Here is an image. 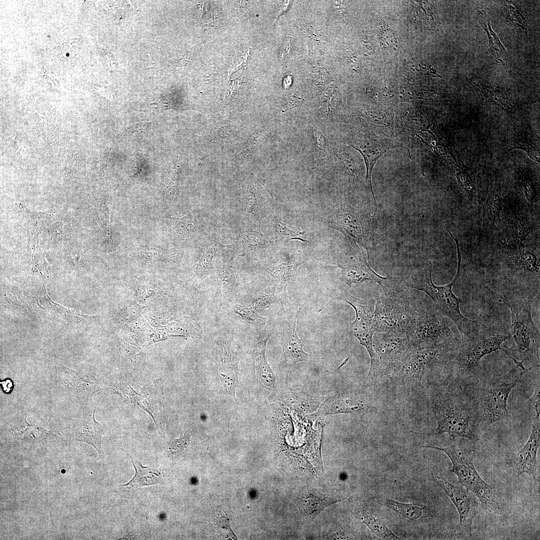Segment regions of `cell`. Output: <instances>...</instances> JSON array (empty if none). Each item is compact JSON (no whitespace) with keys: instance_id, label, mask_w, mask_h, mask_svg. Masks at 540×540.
<instances>
[{"instance_id":"6da1fadb","label":"cell","mask_w":540,"mask_h":540,"mask_svg":"<svg viewBox=\"0 0 540 540\" xmlns=\"http://www.w3.org/2000/svg\"><path fill=\"white\" fill-rule=\"evenodd\" d=\"M457 249L458 268L453 280L444 286H436L432 282L431 270L416 274L406 282L403 280L409 288L422 291L432 300L436 308L451 320L460 333L461 339L470 336L478 332L486 326L478 320L464 316L460 310L462 299L452 292V286L458 280L461 267V253L458 240H454Z\"/></svg>"},{"instance_id":"7a4b0ae2","label":"cell","mask_w":540,"mask_h":540,"mask_svg":"<svg viewBox=\"0 0 540 540\" xmlns=\"http://www.w3.org/2000/svg\"><path fill=\"white\" fill-rule=\"evenodd\" d=\"M508 307L511 316L510 336L516 348H506L508 351L518 352L523 360L532 363L534 367L540 365V332L532 316V306L537 294L526 292H506L500 294L491 292Z\"/></svg>"},{"instance_id":"3957f363","label":"cell","mask_w":540,"mask_h":540,"mask_svg":"<svg viewBox=\"0 0 540 540\" xmlns=\"http://www.w3.org/2000/svg\"><path fill=\"white\" fill-rule=\"evenodd\" d=\"M384 296L376 304L373 330L376 332H400L407 336L410 332L418 310L406 296L407 290L400 282L386 278L380 284Z\"/></svg>"},{"instance_id":"277c9868","label":"cell","mask_w":540,"mask_h":540,"mask_svg":"<svg viewBox=\"0 0 540 540\" xmlns=\"http://www.w3.org/2000/svg\"><path fill=\"white\" fill-rule=\"evenodd\" d=\"M452 444L445 448L425 446L424 448L444 452L452 461L450 471L455 474L460 483L472 492L478 498L486 510L492 512L498 510L500 506L494 490L480 476L475 468L474 450L468 444L454 440Z\"/></svg>"},{"instance_id":"5b68a950","label":"cell","mask_w":540,"mask_h":540,"mask_svg":"<svg viewBox=\"0 0 540 540\" xmlns=\"http://www.w3.org/2000/svg\"><path fill=\"white\" fill-rule=\"evenodd\" d=\"M372 342L374 357L364 382L366 384L378 378L394 376L412 348L406 334L400 332L374 333Z\"/></svg>"},{"instance_id":"8992f818","label":"cell","mask_w":540,"mask_h":540,"mask_svg":"<svg viewBox=\"0 0 540 540\" xmlns=\"http://www.w3.org/2000/svg\"><path fill=\"white\" fill-rule=\"evenodd\" d=\"M510 337V334L496 333L486 326L477 334L461 339L458 354L454 360L456 370L462 376L473 375L479 370L482 358L498 350H502L508 355L518 368L525 370L522 360H517L506 348L501 347Z\"/></svg>"},{"instance_id":"52a82bcc","label":"cell","mask_w":540,"mask_h":540,"mask_svg":"<svg viewBox=\"0 0 540 540\" xmlns=\"http://www.w3.org/2000/svg\"><path fill=\"white\" fill-rule=\"evenodd\" d=\"M534 368L526 370L512 369L484 384L479 393L478 418L490 425L508 416L507 403L509 395L520 382L523 374Z\"/></svg>"},{"instance_id":"ba28073f","label":"cell","mask_w":540,"mask_h":540,"mask_svg":"<svg viewBox=\"0 0 540 540\" xmlns=\"http://www.w3.org/2000/svg\"><path fill=\"white\" fill-rule=\"evenodd\" d=\"M430 406L438 424L432 434L447 433L453 438H464L472 443L477 440L470 426L473 414L458 396L440 394L432 399Z\"/></svg>"},{"instance_id":"9c48e42d","label":"cell","mask_w":540,"mask_h":540,"mask_svg":"<svg viewBox=\"0 0 540 540\" xmlns=\"http://www.w3.org/2000/svg\"><path fill=\"white\" fill-rule=\"evenodd\" d=\"M432 305L419 308L410 332L407 336L411 347L417 348L458 340L454 323Z\"/></svg>"},{"instance_id":"30bf717a","label":"cell","mask_w":540,"mask_h":540,"mask_svg":"<svg viewBox=\"0 0 540 540\" xmlns=\"http://www.w3.org/2000/svg\"><path fill=\"white\" fill-rule=\"evenodd\" d=\"M456 341L412 348L394 376L405 384H418L424 374L441 364Z\"/></svg>"},{"instance_id":"8fae6325","label":"cell","mask_w":540,"mask_h":540,"mask_svg":"<svg viewBox=\"0 0 540 540\" xmlns=\"http://www.w3.org/2000/svg\"><path fill=\"white\" fill-rule=\"evenodd\" d=\"M348 248L339 252L334 264L342 271L341 281L350 287L352 284L366 280L375 281L380 284L386 278L376 274L368 262L362 248L356 242H349Z\"/></svg>"},{"instance_id":"7c38bea8","label":"cell","mask_w":540,"mask_h":540,"mask_svg":"<svg viewBox=\"0 0 540 540\" xmlns=\"http://www.w3.org/2000/svg\"><path fill=\"white\" fill-rule=\"evenodd\" d=\"M338 298L350 305L354 310L356 318L350 325V332L366 349L370 357V364L374 360L373 348V318L374 302L372 300L360 299L346 290H342Z\"/></svg>"},{"instance_id":"4fadbf2b","label":"cell","mask_w":540,"mask_h":540,"mask_svg":"<svg viewBox=\"0 0 540 540\" xmlns=\"http://www.w3.org/2000/svg\"><path fill=\"white\" fill-rule=\"evenodd\" d=\"M326 220L330 228L342 232L349 242L365 246L368 238L366 221L354 208L336 200L328 213Z\"/></svg>"},{"instance_id":"5bb4252c","label":"cell","mask_w":540,"mask_h":540,"mask_svg":"<svg viewBox=\"0 0 540 540\" xmlns=\"http://www.w3.org/2000/svg\"><path fill=\"white\" fill-rule=\"evenodd\" d=\"M303 306L293 312L281 324L282 352L279 368L287 374L296 364L306 362L310 357V354L304 350V343L296 330L297 320Z\"/></svg>"},{"instance_id":"9a60e30c","label":"cell","mask_w":540,"mask_h":540,"mask_svg":"<svg viewBox=\"0 0 540 540\" xmlns=\"http://www.w3.org/2000/svg\"><path fill=\"white\" fill-rule=\"evenodd\" d=\"M432 476L434 482L443 489L456 507L462 530L470 535L473 520L478 512L479 503L476 496L466 488L450 483L442 474L432 473Z\"/></svg>"},{"instance_id":"2e32d148","label":"cell","mask_w":540,"mask_h":540,"mask_svg":"<svg viewBox=\"0 0 540 540\" xmlns=\"http://www.w3.org/2000/svg\"><path fill=\"white\" fill-rule=\"evenodd\" d=\"M534 410L530 434L515 456L514 466L518 474H527L536 478L538 472L536 455L540 446V410Z\"/></svg>"},{"instance_id":"e0dca14e","label":"cell","mask_w":540,"mask_h":540,"mask_svg":"<svg viewBox=\"0 0 540 540\" xmlns=\"http://www.w3.org/2000/svg\"><path fill=\"white\" fill-rule=\"evenodd\" d=\"M349 144L357 150L364 159L366 169V188H369L372 192L375 203L376 209L374 214V216L377 210V206L372 184L371 178L373 168L378 158L388 150L394 148L400 147V146L396 144L393 141L389 140L382 138L369 140L364 144Z\"/></svg>"},{"instance_id":"ac0fdd59","label":"cell","mask_w":540,"mask_h":540,"mask_svg":"<svg viewBox=\"0 0 540 540\" xmlns=\"http://www.w3.org/2000/svg\"><path fill=\"white\" fill-rule=\"evenodd\" d=\"M264 209L270 212L274 211L272 197L258 179L252 176L246 191L244 212L248 217H254L260 215V213L268 214Z\"/></svg>"},{"instance_id":"d6986e66","label":"cell","mask_w":540,"mask_h":540,"mask_svg":"<svg viewBox=\"0 0 540 540\" xmlns=\"http://www.w3.org/2000/svg\"><path fill=\"white\" fill-rule=\"evenodd\" d=\"M142 394L136 392L134 402L138 404L160 426L164 413V396L162 383L158 380L142 390Z\"/></svg>"},{"instance_id":"ffe728a7","label":"cell","mask_w":540,"mask_h":540,"mask_svg":"<svg viewBox=\"0 0 540 540\" xmlns=\"http://www.w3.org/2000/svg\"><path fill=\"white\" fill-rule=\"evenodd\" d=\"M59 379L78 398L88 400L100 388L98 382L92 376H88L66 367L60 370Z\"/></svg>"},{"instance_id":"44dd1931","label":"cell","mask_w":540,"mask_h":540,"mask_svg":"<svg viewBox=\"0 0 540 540\" xmlns=\"http://www.w3.org/2000/svg\"><path fill=\"white\" fill-rule=\"evenodd\" d=\"M376 408L368 400L356 395L344 394L332 398L322 405L320 412L324 415L354 412H368Z\"/></svg>"},{"instance_id":"7402d4cb","label":"cell","mask_w":540,"mask_h":540,"mask_svg":"<svg viewBox=\"0 0 540 540\" xmlns=\"http://www.w3.org/2000/svg\"><path fill=\"white\" fill-rule=\"evenodd\" d=\"M96 408L85 412L74 429V436L78 441L92 446L100 456L104 455L102 446V429L94 418Z\"/></svg>"},{"instance_id":"603a6c76","label":"cell","mask_w":540,"mask_h":540,"mask_svg":"<svg viewBox=\"0 0 540 540\" xmlns=\"http://www.w3.org/2000/svg\"><path fill=\"white\" fill-rule=\"evenodd\" d=\"M294 501L302 514L312 520L325 508L337 502L332 497L311 490L298 494Z\"/></svg>"},{"instance_id":"cb8c5ba5","label":"cell","mask_w":540,"mask_h":540,"mask_svg":"<svg viewBox=\"0 0 540 540\" xmlns=\"http://www.w3.org/2000/svg\"><path fill=\"white\" fill-rule=\"evenodd\" d=\"M268 336L262 338L256 344L254 352L256 374L260 383L266 388L272 390L275 385L274 374L266 360V344Z\"/></svg>"},{"instance_id":"d4e9b609","label":"cell","mask_w":540,"mask_h":540,"mask_svg":"<svg viewBox=\"0 0 540 540\" xmlns=\"http://www.w3.org/2000/svg\"><path fill=\"white\" fill-rule=\"evenodd\" d=\"M501 187L496 183L494 188L482 206V230L491 232L499 220L502 209Z\"/></svg>"},{"instance_id":"484cf974","label":"cell","mask_w":540,"mask_h":540,"mask_svg":"<svg viewBox=\"0 0 540 540\" xmlns=\"http://www.w3.org/2000/svg\"><path fill=\"white\" fill-rule=\"evenodd\" d=\"M479 20L487 33L489 41V46L491 54L495 59L504 66L514 64L508 54L501 44L498 36L492 31L490 26L489 16L486 10H482L478 12Z\"/></svg>"},{"instance_id":"4316f807","label":"cell","mask_w":540,"mask_h":540,"mask_svg":"<svg viewBox=\"0 0 540 540\" xmlns=\"http://www.w3.org/2000/svg\"><path fill=\"white\" fill-rule=\"evenodd\" d=\"M10 432L13 437L18 440H28L32 437H43L52 434L50 430L29 424L23 416L15 417L10 423Z\"/></svg>"},{"instance_id":"83f0119b","label":"cell","mask_w":540,"mask_h":540,"mask_svg":"<svg viewBox=\"0 0 540 540\" xmlns=\"http://www.w3.org/2000/svg\"><path fill=\"white\" fill-rule=\"evenodd\" d=\"M412 16L418 24L430 29L437 28L438 16L433 3L428 1H414L412 2Z\"/></svg>"},{"instance_id":"f1b7e54d","label":"cell","mask_w":540,"mask_h":540,"mask_svg":"<svg viewBox=\"0 0 540 540\" xmlns=\"http://www.w3.org/2000/svg\"><path fill=\"white\" fill-rule=\"evenodd\" d=\"M306 260L302 254L298 252L292 254L284 262L274 266L270 272L275 280L284 284L296 269Z\"/></svg>"},{"instance_id":"f546056e","label":"cell","mask_w":540,"mask_h":540,"mask_svg":"<svg viewBox=\"0 0 540 540\" xmlns=\"http://www.w3.org/2000/svg\"><path fill=\"white\" fill-rule=\"evenodd\" d=\"M132 464L135 469V474L134 477L126 484L123 486L130 487H142L157 484L160 480V473L158 470L144 466L142 463L136 460L132 459Z\"/></svg>"},{"instance_id":"4dcf8cb0","label":"cell","mask_w":540,"mask_h":540,"mask_svg":"<svg viewBox=\"0 0 540 540\" xmlns=\"http://www.w3.org/2000/svg\"><path fill=\"white\" fill-rule=\"evenodd\" d=\"M270 222L272 228L278 240L283 242L290 240H299L302 242H308L306 239V232L300 228L290 226L280 220L273 212L270 216Z\"/></svg>"},{"instance_id":"1f68e13d","label":"cell","mask_w":540,"mask_h":540,"mask_svg":"<svg viewBox=\"0 0 540 540\" xmlns=\"http://www.w3.org/2000/svg\"><path fill=\"white\" fill-rule=\"evenodd\" d=\"M474 76L475 78L469 79L470 82L473 86H474L475 88H478L486 98L504 110H512V106L510 102V100L503 92L496 88L482 82L478 80L476 76L475 75Z\"/></svg>"},{"instance_id":"d6a6232c","label":"cell","mask_w":540,"mask_h":540,"mask_svg":"<svg viewBox=\"0 0 540 540\" xmlns=\"http://www.w3.org/2000/svg\"><path fill=\"white\" fill-rule=\"evenodd\" d=\"M362 520L369 528L379 538L384 540H400L386 526L382 518L371 510H364Z\"/></svg>"},{"instance_id":"836d02e7","label":"cell","mask_w":540,"mask_h":540,"mask_svg":"<svg viewBox=\"0 0 540 540\" xmlns=\"http://www.w3.org/2000/svg\"><path fill=\"white\" fill-rule=\"evenodd\" d=\"M529 232V227L526 220L518 218L508 226L505 232L504 240L510 246H516L522 242Z\"/></svg>"},{"instance_id":"e575fe53","label":"cell","mask_w":540,"mask_h":540,"mask_svg":"<svg viewBox=\"0 0 540 540\" xmlns=\"http://www.w3.org/2000/svg\"><path fill=\"white\" fill-rule=\"evenodd\" d=\"M502 12L510 24L519 32L526 33V18L521 6L516 2L505 1Z\"/></svg>"},{"instance_id":"d590c367","label":"cell","mask_w":540,"mask_h":540,"mask_svg":"<svg viewBox=\"0 0 540 540\" xmlns=\"http://www.w3.org/2000/svg\"><path fill=\"white\" fill-rule=\"evenodd\" d=\"M384 505L401 516L410 520L420 518L426 510L424 506L422 504L402 503L391 499H386Z\"/></svg>"},{"instance_id":"8d00e7d4","label":"cell","mask_w":540,"mask_h":540,"mask_svg":"<svg viewBox=\"0 0 540 540\" xmlns=\"http://www.w3.org/2000/svg\"><path fill=\"white\" fill-rule=\"evenodd\" d=\"M220 379L224 392L229 396L235 398V389L238 382L237 372L235 366L223 360L220 372Z\"/></svg>"},{"instance_id":"74e56055","label":"cell","mask_w":540,"mask_h":540,"mask_svg":"<svg viewBox=\"0 0 540 540\" xmlns=\"http://www.w3.org/2000/svg\"><path fill=\"white\" fill-rule=\"evenodd\" d=\"M514 266L520 270L530 273H538L539 259L533 253L525 251L514 259Z\"/></svg>"},{"instance_id":"f35d334b","label":"cell","mask_w":540,"mask_h":540,"mask_svg":"<svg viewBox=\"0 0 540 540\" xmlns=\"http://www.w3.org/2000/svg\"><path fill=\"white\" fill-rule=\"evenodd\" d=\"M232 310L242 320L256 326L261 327L266 324V318L259 316L252 307L235 305L232 307Z\"/></svg>"},{"instance_id":"ab89813d","label":"cell","mask_w":540,"mask_h":540,"mask_svg":"<svg viewBox=\"0 0 540 540\" xmlns=\"http://www.w3.org/2000/svg\"><path fill=\"white\" fill-rule=\"evenodd\" d=\"M176 220L178 222L175 226V230L180 236L184 237L190 236L195 233L198 228L195 217L190 214Z\"/></svg>"},{"instance_id":"60d3db41","label":"cell","mask_w":540,"mask_h":540,"mask_svg":"<svg viewBox=\"0 0 540 540\" xmlns=\"http://www.w3.org/2000/svg\"><path fill=\"white\" fill-rule=\"evenodd\" d=\"M242 238L247 245L252 248H266L270 244L260 232L256 230H246L243 232Z\"/></svg>"},{"instance_id":"b9f144b4","label":"cell","mask_w":540,"mask_h":540,"mask_svg":"<svg viewBox=\"0 0 540 540\" xmlns=\"http://www.w3.org/2000/svg\"><path fill=\"white\" fill-rule=\"evenodd\" d=\"M216 248V246H212L208 247L204 250L196 268V274L198 277L202 276L210 269Z\"/></svg>"},{"instance_id":"7bdbcfd3","label":"cell","mask_w":540,"mask_h":540,"mask_svg":"<svg viewBox=\"0 0 540 540\" xmlns=\"http://www.w3.org/2000/svg\"><path fill=\"white\" fill-rule=\"evenodd\" d=\"M45 295L47 298V300L50 305V308L55 312H58L64 318H66V320L68 322H74L78 320L79 318H82L85 317L86 316L78 312V310L68 308L52 302V300L48 298V296L46 293L45 294Z\"/></svg>"},{"instance_id":"ee69618b","label":"cell","mask_w":540,"mask_h":540,"mask_svg":"<svg viewBox=\"0 0 540 540\" xmlns=\"http://www.w3.org/2000/svg\"><path fill=\"white\" fill-rule=\"evenodd\" d=\"M274 287H268L256 296L251 307L254 310L264 309L269 307L274 298Z\"/></svg>"},{"instance_id":"f6af8a7d","label":"cell","mask_w":540,"mask_h":540,"mask_svg":"<svg viewBox=\"0 0 540 540\" xmlns=\"http://www.w3.org/2000/svg\"><path fill=\"white\" fill-rule=\"evenodd\" d=\"M220 286L224 290H230L238 282L236 272L230 268H224L220 270L218 274Z\"/></svg>"},{"instance_id":"bcb514c9","label":"cell","mask_w":540,"mask_h":540,"mask_svg":"<svg viewBox=\"0 0 540 540\" xmlns=\"http://www.w3.org/2000/svg\"><path fill=\"white\" fill-rule=\"evenodd\" d=\"M456 175L459 184L471 197L472 184L469 174L466 171L458 170L456 171Z\"/></svg>"},{"instance_id":"7dc6e473","label":"cell","mask_w":540,"mask_h":540,"mask_svg":"<svg viewBox=\"0 0 540 540\" xmlns=\"http://www.w3.org/2000/svg\"><path fill=\"white\" fill-rule=\"evenodd\" d=\"M524 188L526 196L530 202H532L535 196V189L532 180L529 178L524 176Z\"/></svg>"},{"instance_id":"c3c4849f","label":"cell","mask_w":540,"mask_h":540,"mask_svg":"<svg viewBox=\"0 0 540 540\" xmlns=\"http://www.w3.org/2000/svg\"><path fill=\"white\" fill-rule=\"evenodd\" d=\"M265 136L264 130L255 132L250 138L248 142L250 146H258L262 142Z\"/></svg>"},{"instance_id":"681fc988","label":"cell","mask_w":540,"mask_h":540,"mask_svg":"<svg viewBox=\"0 0 540 540\" xmlns=\"http://www.w3.org/2000/svg\"><path fill=\"white\" fill-rule=\"evenodd\" d=\"M3 391L6 394L10 393L14 388V383L10 378H6L0 382Z\"/></svg>"}]
</instances>
